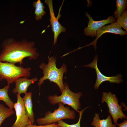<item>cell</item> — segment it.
I'll return each instance as SVG.
<instances>
[{
  "instance_id": "cell-1",
  "label": "cell",
  "mask_w": 127,
  "mask_h": 127,
  "mask_svg": "<svg viewBox=\"0 0 127 127\" xmlns=\"http://www.w3.org/2000/svg\"><path fill=\"white\" fill-rule=\"evenodd\" d=\"M35 43L24 39L17 41L12 38L4 41L3 49L0 54V61L14 64L23 63L26 58L30 60L37 59L39 56L37 48L35 47Z\"/></svg>"
},
{
  "instance_id": "cell-2",
  "label": "cell",
  "mask_w": 127,
  "mask_h": 127,
  "mask_svg": "<svg viewBox=\"0 0 127 127\" xmlns=\"http://www.w3.org/2000/svg\"><path fill=\"white\" fill-rule=\"evenodd\" d=\"M56 58H54V56L49 57L48 64L43 62L39 66L40 68L42 70L44 75L39 80L38 85L40 88L44 81L48 79L58 86L61 93L64 88L63 75L67 71V66L65 64H63L60 68H57L56 64Z\"/></svg>"
},
{
  "instance_id": "cell-3",
  "label": "cell",
  "mask_w": 127,
  "mask_h": 127,
  "mask_svg": "<svg viewBox=\"0 0 127 127\" xmlns=\"http://www.w3.org/2000/svg\"><path fill=\"white\" fill-rule=\"evenodd\" d=\"M31 70L30 67L24 68L13 63L0 61V81L5 79L9 85L20 78H29Z\"/></svg>"
},
{
  "instance_id": "cell-4",
  "label": "cell",
  "mask_w": 127,
  "mask_h": 127,
  "mask_svg": "<svg viewBox=\"0 0 127 127\" xmlns=\"http://www.w3.org/2000/svg\"><path fill=\"white\" fill-rule=\"evenodd\" d=\"M83 96L82 92L77 93L71 91L66 83H64V88L61 95L58 96L56 95L48 96L47 99L50 103L55 105L60 103L64 104H66L71 107L76 112L81 109V105L79 100Z\"/></svg>"
},
{
  "instance_id": "cell-5",
  "label": "cell",
  "mask_w": 127,
  "mask_h": 127,
  "mask_svg": "<svg viewBox=\"0 0 127 127\" xmlns=\"http://www.w3.org/2000/svg\"><path fill=\"white\" fill-rule=\"evenodd\" d=\"M58 105V108L53 112L48 111L44 117L37 119V123L39 125H46L56 123L62 119H75L74 111L70 110L68 107H65L61 103H59Z\"/></svg>"
},
{
  "instance_id": "cell-6",
  "label": "cell",
  "mask_w": 127,
  "mask_h": 127,
  "mask_svg": "<svg viewBox=\"0 0 127 127\" xmlns=\"http://www.w3.org/2000/svg\"><path fill=\"white\" fill-rule=\"evenodd\" d=\"M105 102L108 107V112L113 118L114 123L117 124L118 119H127V116L123 113L122 107L118 103V99L115 95L111 92H103L101 102Z\"/></svg>"
},
{
  "instance_id": "cell-7",
  "label": "cell",
  "mask_w": 127,
  "mask_h": 127,
  "mask_svg": "<svg viewBox=\"0 0 127 127\" xmlns=\"http://www.w3.org/2000/svg\"><path fill=\"white\" fill-rule=\"evenodd\" d=\"M98 59V56L96 54L93 60L91 63L88 65L83 66L85 67L95 69L96 74V79L94 87L95 89H98L100 84L105 81H108L111 83H114L117 84L123 82L122 76L120 74L111 76H106L103 74L99 70L97 66Z\"/></svg>"
},
{
  "instance_id": "cell-8",
  "label": "cell",
  "mask_w": 127,
  "mask_h": 127,
  "mask_svg": "<svg viewBox=\"0 0 127 127\" xmlns=\"http://www.w3.org/2000/svg\"><path fill=\"white\" fill-rule=\"evenodd\" d=\"M16 96L17 101L14 105L16 119L11 127H25L31 124V122L26 115L23 98L20 95L18 94Z\"/></svg>"
},
{
  "instance_id": "cell-9",
  "label": "cell",
  "mask_w": 127,
  "mask_h": 127,
  "mask_svg": "<svg viewBox=\"0 0 127 127\" xmlns=\"http://www.w3.org/2000/svg\"><path fill=\"white\" fill-rule=\"evenodd\" d=\"M85 13L89 21L87 26L85 28L84 33L87 36L91 37L96 36L97 31L102 27L106 24L115 22L116 21L114 17L111 16L105 20L95 21L88 12Z\"/></svg>"
},
{
  "instance_id": "cell-10",
  "label": "cell",
  "mask_w": 127,
  "mask_h": 127,
  "mask_svg": "<svg viewBox=\"0 0 127 127\" xmlns=\"http://www.w3.org/2000/svg\"><path fill=\"white\" fill-rule=\"evenodd\" d=\"M45 3L48 6L50 16L49 20L52 31L54 35L53 44H56L57 39L59 35L62 32L66 31L65 28L63 27L59 22L58 19L55 15L53 4V0H45Z\"/></svg>"
},
{
  "instance_id": "cell-11",
  "label": "cell",
  "mask_w": 127,
  "mask_h": 127,
  "mask_svg": "<svg viewBox=\"0 0 127 127\" xmlns=\"http://www.w3.org/2000/svg\"><path fill=\"white\" fill-rule=\"evenodd\" d=\"M107 33H111L118 34L121 36L127 35V32L122 29V27L116 21L111 23L110 24L104 25L97 32L96 38L92 42L86 45L87 46L93 45L95 50L96 49L97 41L99 38L103 34Z\"/></svg>"
},
{
  "instance_id": "cell-12",
  "label": "cell",
  "mask_w": 127,
  "mask_h": 127,
  "mask_svg": "<svg viewBox=\"0 0 127 127\" xmlns=\"http://www.w3.org/2000/svg\"><path fill=\"white\" fill-rule=\"evenodd\" d=\"M38 80V79L36 77L30 79L25 77L20 78L15 81V87L12 89V92L14 94H25L29 86Z\"/></svg>"
},
{
  "instance_id": "cell-13",
  "label": "cell",
  "mask_w": 127,
  "mask_h": 127,
  "mask_svg": "<svg viewBox=\"0 0 127 127\" xmlns=\"http://www.w3.org/2000/svg\"><path fill=\"white\" fill-rule=\"evenodd\" d=\"M31 92L27 93L23 98L26 115L29 118L31 124H33L35 120V115L33 110V105Z\"/></svg>"
},
{
  "instance_id": "cell-14",
  "label": "cell",
  "mask_w": 127,
  "mask_h": 127,
  "mask_svg": "<svg viewBox=\"0 0 127 127\" xmlns=\"http://www.w3.org/2000/svg\"><path fill=\"white\" fill-rule=\"evenodd\" d=\"M91 125L95 127H116L117 124H113L110 115H108L106 119H101L98 113H95L92 119Z\"/></svg>"
},
{
  "instance_id": "cell-15",
  "label": "cell",
  "mask_w": 127,
  "mask_h": 127,
  "mask_svg": "<svg viewBox=\"0 0 127 127\" xmlns=\"http://www.w3.org/2000/svg\"><path fill=\"white\" fill-rule=\"evenodd\" d=\"M10 87L9 85L7 84L4 88L0 89V100L3 101L9 108L13 110L14 103L10 99L8 94Z\"/></svg>"
},
{
  "instance_id": "cell-16",
  "label": "cell",
  "mask_w": 127,
  "mask_h": 127,
  "mask_svg": "<svg viewBox=\"0 0 127 127\" xmlns=\"http://www.w3.org/2000/svg\"><path fill=\"white\" fill-rule=\"evenodd\" d=\"M33 6L35 8V14L36 16L35 19L36 20H39L42 19L46 12L44 10L45 7L43 3L40 0L34 1L33 3Z\"/></svg>"
},
{
  "instance_id": "cell-17",
  "label": "cell",
  "mask_w": 127,
  "mask_h": 127,
  "mask_svg": "<svg viewBox=\"0 0 127 127\" xmlns=\"http://www.w3.org/2000/svg\"><path fill=\"white\" fill-rule=\"evenodd\" d=\"M14 113L13 110L0 103V126L6 119Z\"/></svg>"
},
{
  "instance_id": "cell-18",
  "label": "cell",
  "mask_w": 127,
  "mask_h": 127,
  "mask_svg": "<svg viewBox=\"0 0 127 127\" xmlns=\"http://www.w3.org/2000/svg\"><path fill=\"white\" fill-rule=\"evenodd\" d=\"M116 9L114 14L115 18L119 17L127 7V0H117L116 2Z\"/></svg>"
},
{
  "instance_id": "cell-19",
  "label": "cell",
  "mask_w": 127,
  "mask_h": 127,
  "mask_svg": "<svg viewBox=\"0 0 127 127\" xmlns=\"http://www.w3.org/2000/svg\"><path fill=\"white\" fill-rule=\"evenodd\" d=\"M90 107H87L82 110L81 111H79L78 112L79 114V119L77 122L75 124H69L63 121L62 120L58 121L57 125L58 126L61 127H81L80 122L82 118V115L84 111Z\"/></svg>"
},
{
  "instance_id": "cell-20",
  "label": "cell",
  "mask_w": 127,
  "mask_h": 127,
  "mask_svg": "<svg viewBox=\"0 0 127 127\" xmlns=\"http://www.w3.org/2000/svg\"><path fill=\"white\" fill-rule=\"evenodd\" d=\"M117 22L121 27L127 32V11L125 10L121 16L117 18Z\"/></svg>"
},
{
  "instance_id": "cell-21",
  "label": "cell",
  "mask_w": 127,
  "mask_h": 127,
  "mask_svg": "<svg viewBox=\"0 0 127 127\" xmlns=\"http://www.w3.org/2000/svg\"><path fill=\"white\" fill-rule=\"evenodd\" d=\"M58 126L57 124L55 123L50 124L39 125L30 124L27 126L25 127H57Z\"/></svg>"
},
{
  "instance_id": "cell-22",
  "label": "cell",
  "mask_w": 127,
  "mask_h": 127,
  "mask_svg": "<svg viewBox=\"0 0 127 127\" xmlns=\"http://www.w3.org/2000/svg\"><path fill=\"white\" fill-rule=\"evenodd\" d=\"M117 125L119 127H127V120H124L123 122L120 123H117Z\"/></svg>"
},
{
  "instance_id": "cell-23",
  "label": "cell",
  "mask_w": 127,
  "mask_h": 127,
  "mask_svg": "<svg viewBox=\"0 0 127 127\" xmlns=\"http://www.w3.org/2000/svg\"><path fill=\"white\" fill-rule=\"evenodd\" d=\"M60 127V126H58V127Z\"/></svg>"
}]
</instances>
